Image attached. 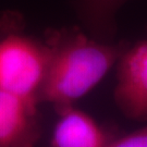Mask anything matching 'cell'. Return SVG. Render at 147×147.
Returning <instances> with one entry per match:
<instances>
[{
    "label": "cell",
    "mask_w": 147,
    "mask_h": 147,
    "mask_svg": "<svg viewBox=\"0 0 147 147\" xmlns=\"http://www.w3.org/2000/svg\"><path fill=\"white\" fill-rule=\"evenodd\" d=\"M106 147H147V122L146 125L123 136L112 137Z\"/></svg>",
    "instance_id": "obj_7"
},
{
    "label": "cell",
    "mask_w": 147,
    "mask_h": 147,
    "mask_svg": "<svg viewBox=\"0 0 147 147\" xmlns=\"http://www.w3.org/2000/svg\"><path fill=\"white\" fill-rule=\"evenodd\" d=\"M47 67L45 42L18 33L0 40V88L37 105Z\"/></svg>",
    "instance_id": "obj_2"
},
{
    "label": "cell",
    "mask_w": 147,
    "mask_h": 147,
    "mask_svg": "<svg viewBox=\"0 0 147 147\" xmlns=\"http://www.w3.org/2000/svg\"><path fill=\"white\" fill-rule=\"evenodd\" d=\"M46 79L40 102H50L57 112L74 104L105 78L127 48L124 42H100L79 27L47 30Z\"/></svg>",
    "instance_id": "obj_1"
},
{
    "label": "cell",
    "mask_w": 147,
    "mask_h": 147,
    "mask_svg": "<svg viewBox=\"0 0 147 147\" xmlns=\"http://www.w3.org/2000/svg\"><path fill=\"white\" fill-rule=\"evenodd\" d=\"M60 115L51 137V147H106L113 137L96 121L73 107Z\"/></svg>",
    "instance_id": "obj_5"
},
{
    "label": "cell",
    "mask_w": 147,
    "mask_h": 147,
    "mask_svg": "<svg viewBox=\"0 0 147 147\" xmlns=\"http://www.w3.org/2000/svg\"><path fill=\"white\" fill-rule=\"evenodd\" d=\"M37 105L0 88V147H35L40 137Z\"/></svg>",
    "instance_id": "obj_4"
},
{
    "label": "cell",
    "mask_w": 147,
    "mask_h": 147,
    "mask_svg": "<svg viewBox=\"0 0 147 147\" xmlns=\"http://www.w3.org/2000/svg\"><path fill=\"white\" fill-rule=\"evenodd\" d=\"M127 0H75L74 8L84 31L100 42H113L116 14Z\"/></svg>",
    "instance_id": "obj_6"
},
{
    "label": "cell",
    "mask_w": 147,
    "mask_h": 147,
    "mask_svg": "<svg viewBox=\"0 0 147 147\" xmlns=\"http://www.w3.org/2000/svg\"><path fill=\"white\" fill-rule=\"evenodd\" d=\"M115 102L127 119L147 122V37L129 47L118 61Z\"/></svg>",
    "instance_id": "obj_3"
}]
</instances>
